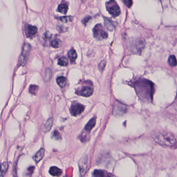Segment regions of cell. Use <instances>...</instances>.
I'll use <instances>...</instances> for the list:
<instances>
[{"mask_svg":"<svg viewBox=\"0 0 177 177\" xmlns=\"http://www.w3.org/2000/svg\"><path fill=\"white\" fill-rule=\"evenodd\" d=\"M106 65V61L105 60H103L101 61L98 64V69L100 71H103L105 69Z\"/></svg>","mask_w":177,"mask_h":177,"instance_id":"cb8c5ba5","label":"cell"},{"mask_svg":"<svg viewBox=\"0 0 177 177\" xmlns=\"http://www.w3.org/2000/svg\"><path fill=\"white\" fill-rule=\"evenodd\" d=\"M61 45V40L59 39H55L52 41L51 43V46L54 48H58L60 47Z\"/></svg>","mask_w":177,"mask_h":177,"instance_id":"603a6c76","label":"cell"},{"mask_svg":"<svg viewBox=\"0 0 177 177\" xmlns=\"http://www.w3.org/2000/svg\"><path fill=\"white\" fill-rule=\"evenodd\" d=\"M68 56H69V59L70 60L71 63H74V62H75L77 58L76 51L73 48L71 49L69 51V53H68Z\"/></svg>","mask_w":177,"mask_h":177,"instance_id":"9a60e30c","label":"cell"},{"mask_svg":"<svg viewBox=\"0 0 177 177\" xmlns=\"http://www.w3.org/2000/svg\"><path fill=\"white\" fill-rule=\"evenodd\" d=\"M73 18H71V16H68V17H63L60 18L61 21L64 22H68L69 21H71L72 20Z\"/></svg>","mask_w":177,"mask_h":177,"instance_id":"d4e9b609","label":"cell"},{"mask_svg":"<svg viewBox=\"0 0 177 177\" xmlns=\"http://www.w3.org/2000/svg\"><path fill=\"white\" fill-rule=\"evenodd\" d=\"M58 10L61 13L66 14L68 11V6L65 4H61L59 6Z\"/></svg>","mask_w":177,"mask_h":177,"instance_id":"ffe728a7","label":"cell"},{"mask_svg":"<svg viewBox=\"0 0 177 177\" xmlns=\"http://www.w3.org/2000/svg\"><path fill=\"white\" fill-rule=\"evenodd\" d=\"M88 159L87 156H83L80 160L79 162L80 173L81 177H83L85 175L87 167Z\"/></svg>","mask_w":177,"mask_h":177,"instance_id":"52a82bcc","label":"cell"},{"mask_svg":"<svg viewBox=\"0 0 177 177\" xmlns=\"http://www.w3.org/2000/svg\"><path fill=\"white\" fill-rule=\"evenodd\" d=\"M31 49V45L28 43L24 44L19 61V64H20V66H24L25 65L29 55Z\"/></svg>","mask_w":177,"mask_h":177,"instance_id":"277c9868","label":"cell"},{"mask_svg":"<svg viewBox=\"0 0 177 177\" xmlns=\"http://www.w3.org/2000/svg\"><path fill=\"white\" fill-rule=\"evenodd\" d=\"M44 154H45V150L43 148H42L40 150L37 152L35 154V155L34 156L33 159L34 160L35 162L36 163H39L44 157Z\"/></svg>","mask_w":177,"mask_h":177,"instance_id":"7c38bea8","label":"cell"},{"mask_svg":"<svg viewBox=\"0 0 177 177\" xmlns=\"http://www.w3.org/2000/svg\"><path fill=\"white\" fill-rule=\"evenodd\" d=\"M96 124V118H93L86 124L85 129L87 132H90L94 127Z\"/></svg>","mask_w":177,"mask_h":177,"instance_id":"5bb4252c","label":"cell"},{"mask_svg":"<svg viewBox=\"0 0 177 177\" xmlns=\"http://www.w3.org/2000/svg\"><path fill=\"white\" fill-rule=\"evenodd\" d=\"M152 137L156 143L164 146L172 147L176 143L174 135L167 132L155 131L152 133Z\"/></svg>","mask_w":177,"mask_h":177,"instance_id":"7a4b0ae2","label":"cell"},{"mask_svg":"<svg viewBox=\"0 0 177 177\" xmlns=\"http://www.w3.org/2000/svg\"><path fill=\"white\" fill-rule=\"evenodd\" d=\"M37 28L36 27L31 25H29L28 26L27 29V35L28 37H33L37 34Z\"/></svg>","mask_w":177,"mask_h":177,"instance_id":"30bf717a","label":"cell"},{"mask_svg":"<svg viewBox=\"0 0 177 177\" xmlns=\"http://www.w3.org/2000/svg\"><path fill=\"white\" fill-rule=\"evenodd\" d=\"M94 36L98 40L106 39L108 37L107 33L104 30L103 27L98 24L95 26L93 30Z\"/></svg>","mask_w":177,"mask_h":177,"instance_id":"5b68a950","label":"cell"},{"mask_svg":"<svg viewBox=\"0 0 177 177\" xmlns=\"http://www.w3.org/2000/svg\"><path fill=\"white\" fill-rule=\"evenodd\" d=\"M34 169V167H30V168H29L28 169V172H27L28 174H29V176H31V174L33 172Z\"/></svg>","mask_w":177,"mask_h":177,"instance_id":"83f0119b","label":"cell"},{"mask_svg":"<svg viewBox=\"0 0 177 177\" xmlns=\"http://www.w3.org/2000/svg\"><path fill=\"white\" fill-rule=\"evenodd\" d=\"M168 62L170 66L172 67L176 66L177 65V59L174 55H171L168 58Z\"/></svg>","mask_w":177,"mask_h":177,"instance_id":"ac0fdd59","label":"cell"},{"mask_svg":"<svg viewBox=\"0 0 177 177\" xmlns=\"http://www.w3.org/2000/svg\"><path fill=\"white\" fill-rule=\"evenodd\" d=\"M106 8L109 13L112 16L116 17L121 13V10L116 2L114 0H110L106 3Z\"/></svg>","mask_w":177,"mask_h":177,"instance_id":"3957f363","label":"cell"},{"mask_svg":"<svg viewBox=\"0 0 177 177\" xmlns=\"http://www.w3.org/2000/svg\"><path fill=\"white\" fill-rule=\"evenodd\" d=\"M93 90L91 87H82L81 89H80L79 92L77 93L79 95L85 96V97H89L92 95Z\"/></svg>","mask_w":177,"mask_h":177,"instance_id":"ba28073f","label":"cell"},{"mask_svg":"<svg viewBox=\"0 0 177 177\" xmlns=\"http://www.w3.org/2000/svg\"><path fill=\"white\" fill-rule=\"evenodd\" d=\"M57 82L60 87H64L66 85V78L63 76L58 77L57 79Z\"/></svg>","mask_w":177,"mask_h":177,"instance_id":"e0dca14e","label":"cell"},{"mask_svg":"<svg viewBox=\"0 0 177 177\" xmlns=\"http://www.w3.org/2000/svg\"><path fill=\"white\" fill-rule=\"evenodd\" d=\"M93 177H112L110 173L103 170H95L93 173Z\"/></svg>","mask_w":177,"mask_h":177,"instance_id":"9c48e42d","label":"cell"},{"mask_svg":"<svg viewBox=\"0 0 177 177\" xmlns=\"http://www.w3.org/2000/svg\"><path fill=\"white\" fill-rule=\"evenodd\" d=\"M53 137L56 139H60L61 138V136L60 133L57 131H55L53 133Z\"/></svg>","mask_w":177,"mask_h":177,"instance_id":"484cf974","label":"cell"},{"mask_svg":"<svg viewBox=\"0 0 177 177\" xmlns=\"http://www.w3.org/2000/svg\"><path fill=\"white\" fill-rule=\"evenodd\" d=\"M8 168V164L7 162H4L1 164L0 166V177H3Z\"/></svg>","mask_w":177,"mask_h":177,"instance_id":"2e32d148","label":"cell"},{"mask_svg":"<svg viewBox=\"0 0 177 177\" xmlns=\"http://www.w3.org/2000/svg\"><path fill=\"white\" fill-rule=\"evenodd\" d=\"M135 88L137 94L141 100L149 102L152 100L153 84L148 80H139L136 82Z\"/></svg>","mask_w":177,"mask_h":177,"instance_id":"6da1fadb","label":"cell"},{"mask_svg":"<svg viewBox=\"0 0 177 177\" xmlns=\"http://www.w3.org/2000/svg\"><path fill=\"white\" fill-rule=\"evenodd\" d=\"M123 1L124 4L126 5V6L128 7H131L133 4L132 0H122Z\"/></svg>","mask_w":177,"mask_h":177,"instance_id":"4316f807","label":"cell"},{"mask_svg":"<svg viewBox=\"0 0 177 177\" xmlns=\"http://www.w3.org/2000/svg\"><path fill=\"white\" fill-rule=\"evenodd\" d=\"M51 77H52V71L51 69L48 68L46 69V71H45L44 79L46 81L48 82L50 81Z\"/></svg>","mask_w":177,"mask_h":177,"instance_id":"d6986e66","label":"cell"},{"mask_svg":"<svg viewBox=\"0 0 177 177\" xmlns=\"http://www.w3.org/2000/svg\"><path fill=\"white\" fill-rule=\"evenodd\" d=\"M69 64V61L65 57H62L59 60L58 64L62 66H67Z\"/></svg>","mask_w":177,"mask_h":177,"instance_id":"7402d4cb","label":"cell"},{"mask_svg":"<svg viewBox=\"0 0 177 177\" xmlns=\"http://www.w3.org/2000/svg\"><path fill=\"white\" fill-rule=\"evenodd\" d=\"M52 125H53V119L52 118H50L43 125L42 127L43 132L44 133L49 132L52 127Z\"/></svg>","mask_w":177,"mask_h":177,"instance_id":"8fae6325","label":"cell"},{"mask_svg":"<svg viewBox=\"0 0 177 177\" xmlns=\"http://www.w3.org/2000/svg\"><path fill=\"white\" fill-rule=\"evenodd\" d=\"M38 90V87L36 85H31L29 89L30 93L33 95H36Z\"/></svg>","mask_w":177,"mask_h":177,"instance_id":"44dd1931","label":"cell"},{"mask_svg":"<svg viewBox=\"0 0 177 177\" xmlns=\"http://www.w3.org/2000/svg\"><path fill=\"white\" fill-rule=\"evenodd\" d=\"M85 110V106L78 103H74L71 105L70 111L73 116H77L81 114Z\"/></svg>","mask_w":177,"mask_h":177,"instance_id":"8992f818","label":"cell"},{"mask_svg":"<svg viewBox=\"0 0 177 177\" xmlns=\"http://www.w3.org/2000/svg\"><path fill=\"white\" fill-rule=\"evenodd\" d=\"M49 173L53 176L60 177L62 174V170L57 167H51L49 170Z\"/></svg>","mask_w":177,"mask_h":177,"instance_id":"4fadbf2b","label":"cell"}]
</instances>
